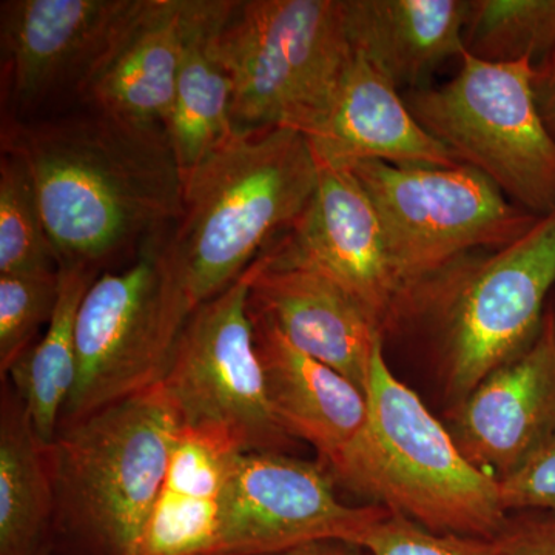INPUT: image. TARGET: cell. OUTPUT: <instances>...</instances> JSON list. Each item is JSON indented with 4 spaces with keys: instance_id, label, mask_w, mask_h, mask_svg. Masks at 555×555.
<instances>
[{
    "instance_id": "obj_1",
    "label": "cell",
    "mask_w": 555,
    "mask_h": 555,
    "mask_svg": "<svg viewBox=\"0 0 555 555\" xmlns=\"http://www.w3.org/2000/svg\"><path fill=\"white\" fill-rule=\"evenodd\" d=\"M0 147L30 173L57 268L100 270L181 215L184 182L164 131L91 109L38 120L3 116Z\"/></svg>"
},
{
    "instance_id": "obj_2",
    "label": "cell",
    "mask_w": 555,
    "mask_h": 555,
    "mask_svg": "<svg viewBox=\"0 0 555 555\" xmlns=\"http://www.w3.org/2000/svg\"><path fill=\"white\" fill-rule=\"evenodd\" d=\"M317 182L308 139L287 127L236 131L185 179L167 251L190 312L294 228Z\"/></svg>"
},
{
    "instance_id": "obj_3",
    "label": "cell",
    "mask_w": 555,
    "mask_h": 555,
    "mask_svg": "<svg viewBox=\"0 0 555 555\" xmlns=\"http://www.w3.org/2000/svg\"><path fill=\"white\" fill-rule=\"evenodd\" d=\"M182 426L158 385L57 429L51 555H137Z\"/></svg>"
},
{
    "instance_id": "obj_4",
    "label": "cell",
    "mask_w": 555,
    "mask_h": 555,
    "mask_svg": "<svg viewBox=\"0 0 555 555\" xmlns=\"http://www.w3.org/2000/svg\"><path fill=\"white\" fill-rule=\"evenodd\" d=\"M366 429L327 473L375 505L440 534L492 540L505 526L499 481L474 466L387 364L383 343L372 358Z\"/></svg>"
},
{
    "instance_id": "obj_5",
    "label": "cell",
    "mask_w": 555,
    "mask_h": 555,
    "mask_svg": "<svg viewBox=\"0 0 555 555\" xmlns=\"http://www.w3.org/2000/svg\"><path fill=\"white\" fill-rule=\"evenodd\" d=\"M555 288V211L524 236L477 250L409 288L392 324L423 321L437 339L449 393L465 398L542 331Z\"/></svg>"
},
{
    "instance_id": "obj_6",
    "label": "cell",
    "mask_w": 555,
    "mask_h": 555,
    "mask_svg": "<svg viewBox=\"0 0 555 555\" xmlns=\"http://www.w3.org/2000/svg\"><path fill=\"white\" fill-rule=\"evenodd\" d=\"M218 47L232 80L233 131L306 134L326 115L353 57L346 0H229Z\"/></svg>"
},
{
    "instance_id": "obj_7",
    "label": "cell",
    "mask_w": 555,
    "mask_h": 555,
    "mask_svg": "<svg viewBox=\"0 0 555 555\" xmlns=\"http://www.w3.org/2000/svg\"><path fill=\"white\" fill-rule=\"evenodd\" d=\"M456 75L404 101L416 120L507 199L537 218L555 211V139L540 115L532 61L486 62L463 53Z\"/></svg>"
},
{
    "instance_id": "obj_8",
    "label": "cell",
    "mask_w": 555,
    "mask_h": 555,
    "mask_svg": "<svg viewBox=\"0 0 555 555\" xmlns=\"http://www.w3.org/2000/svg\"><path fill=\"white\" fill-rule=\"evenodd\" d=\"M170 229L145 241L130 268L102 273L87 291L76 320L75 385L57 429L163 382L192 315L167 251Z\"/></svg>"
},
{
    "instance_id": "obj_9",
    "label": "cell",
    "mask_w": 555,
    "mask_h": 555,
    "mask_svg": "<svg viewBox=\"0 0 555 555\" xmlns=\"http://www.w3.org/2000/svg\"><path fill=\"white\" fill-rule=\"evenodd\" d=\"M350 169L377 208L400 297L455 259L514 243L539 221L467 164L398 167L363 160Z\"/></svg>"
},
{
    "instance_id": "obj_10",
    "label": "cell",
    "mask_w": 555,
    "mask_h": 555,
    "mask_svg": "<svg viewBox=\"0 0 555 555\" xmlns=\"http://www.w3.org/2000/svg\"><path fill=\"white\" fill-rule=\"evenodd\" d=\"M246 278L193 310L160 386L185 429L224 437L241 452L291 451L270 409L247 308Z\"/></svg>"
},
{
    "instance_id": "obj_11",
    "label": "cell",
    "mask_w": 555,
    "mask_h": 555,
    "mask_svg": "<svg viewBox=\"0 0 555 555\" xmlns=\"http://www.w3.org/2000/svg\"><path fill=\"white\" fill-rule=\"evenodd\" d=\"M339 502L323 465L284 452H244L230 469L211 555H266L323 539H353L386 514Z\"/></svg>"
},
{
    "instance_id": "obj_12",
    "label": "cell",
    "mask_w": 555,
    "mask_h": 555,
    "mask_svg": "<svg viewBox=\"0 0 555 555\" xmlns=\"http://www.w3.org/2000/svg\"><path fill=\"white\" fill-rule=\"evenodd\" d=\"M248 312L264 318L301 352L367 393L382 328L346 288L281 233L244 272Z\"/></svg>"
},
{
    "instance_id": "obj_13",
    "label": "cell",
    "mask_w": 555,
    "mask_h": 555,
    "mask_svg": "<svg viewBox=\"0 0 555 555\" xmlns=\"http://www.w3.org/2000/svg\"><path fill=\"white\" fill-rule=\"evenodd\" d=\"M137 0H3L2 98L13 115L79 83Z\"/></svg>"
},
{
    "instance_id": "obj_14",
    "label": "cell",
    "mask_w": 555,
    "mask_h": 555,
    "mask_svg": "<svg viewBox=\"0 0 555 555\" xmlns=\"http://www.w3.org/2000/svg\"><path fill=\"white\" fill-rule=\"evenodd\" d=\"M449 433L466 459L505 480L555 429V317L520 356L496 367L449 416Z\"/></svg>"
},
{
    "instance_id": "obj_15",
    "label": "cell",
    "mask_w": 555,
    "mask_h": 555,
    "mask_svg": "<svg viewBox=\"0 0 555 555\" xmlns=\"http://www.w3.org/2000/svg\"><path fill=\"white\" fill-rule=\"evenodd\" d=\"M317 164L315 193L287 236L385 332L401 291L377 208L350 167Z\"/></svg>"
},
{
    "instance_id": "obj_16",
    "label": "cell",
    "mask_w": 555,
    "mask_h": 555,
    "mask_svg": "<svg viewBox=\"0 0 555 555\" xmlns=\"http://www.w3.org/2000/svg\"><path fill=\"white\" fill-rule=\"evenodd\" d=\"M184 0H137L76 96L91 112L164 131L173 101ZM166 133V131H164Z\"/></svg>"
},
{
    "instance_id": "obj_17",
    "label": "cell",
    "mask_w": 555,
    "mask_h": 555,
    "mask_svg": "<svg viewBox=\"0 0 555 555\" xmlns=\"http://www.w3.org/2000/svg\"><path fill=\"white\" fill-rule=\"evenodd\" d=\"M305 138L317 159L346 167L363 160L398 167L463 164L416 120L396 87L356 53L326 115Z\"/></svg>"
},
{
    "instance_id": "obj_18",
    "label": "cell",
    "mask_w": 555,
    "mask_h": 555,
    "mask_svg": "<svg viewBox=\"0 0 555 555\" xmlns=\"http://www.w3.org/2000/svg\"><path fill=\"white\" fill-rule=\"evenodd\" d=\"M248 315L273 415L294 440L315 449L321 465L331 466L366 429L367 393L292 346L264 318Z\"/></svg>"
},
{
    "instance_id": "obj_19",
    "label": "cell",
    "mask_w": 555,
    "mask_h": 555,
    "mask_svg": "<svg viewBox=\"0 0 555 555\" xmlns=\"http://www.w3.org/2000/svg\"><path fill=\"white\" fill-rule=\"evenodd\" d=\"M469 0H346L353 53L397 90H416L465 53Z\"/></svg>"
},
{
    "instance_id": "obj_20",
    "label": "cell",
    "mask_w": 555,
    "mask_h": 555,
    "mask_svg": "<svg viewBox=\"0 0 555 555\" xmlns=\"http://www.w3.org/2000/svg\"><path fill=\"white\" fill-rule=\"evenodd\" d=\"M228 2L184 0L182 5L181 56L164 130L182 182L235 133L232 80L218 47Z\"/></svg>"
},
{
    "instance_id": "obj_21",
    "label": "cell",
    "mask_w": 555,
    "mask_h": 555,
    "mask_svg": "<svg viewBox=\"0 0 555 555\" xmlns=\"http://www.w3.org/2000/svg\"><path fill=\"white\" fill-rule=\"evenodd\" d=\"M224 437L182 427L137 555H211L236 456Z\"/></svg>"
},
{
    "instance_id": "obj_22",
    "label": "cell",
    "mask_w": 555,
    "mask_h": 555,
    "mask_svg": "<svg viewBox=\"0 0 555 555\" xmlns=\"http://www.w3.org/2000/svg\"><path fill=\"white\" fill-rule=\"evenodd\" d=\"M2 385L0 555H42L50 553L54 514L49 443L10 382Z\"/></svg>"
},
{
    "instance_id": "obj_23",
    "label": "cell",
    "mask_w": 555,
    "mask_h": 555,
    "mask_svg": "<svg viewBox=\"0 0 555 555\" xmlns=\"http://www.w3.org/2000/svg\"><path fill=\"white\" fill-rule=\"evenodd\" d=\"M98 272L89 266H60V298L46 334L14 363L5 378L24 401L36 433L46 443L56 437L62 409L75 385L76 320Z\"/></svg>"
},
{
    "instance_id": "obj_24",
    "label": "cell",
    "mask_w": 555,
    "mask_h": 555,
    "mask_svg": "<svg viewBox=\"0 0 555 555\" xmlns=\"http://www.w3.org/2000/svg\"><path fill=\"white\" fill-rule=\"evenodd\" d=\"M465 51L486 62L542 64L555 51V0H469Z\"/></svg>"
},
{
    "instance_id": "obj_25",
    "label": "cell",
    "mask_w": 555,
    "mask_h": 555,
    "mask_svg": "<svg viewBox=\"0 0 555 555\" xmlns=\"http://www.w3.org/2000/svg\"><path fill=\"white\" fill-rule=\"evenodd\" d=\"M57 269L30 173L16 156H0V275Z\"/></svg>"
},
{
    "instance_id": "obj_26",
    "label": "cell",
    "mask_w": 555,
    "mask_h": 555,
    "mask_svg": "<svg viewBox=\"0 0 555 555\" xmlns=\"http://www.w3.org/2000/svg\"><path fill=\"white\" fill-rule=\"evenodd\" d=\"M60 298V268L0 275V377L36 341L42 324H49Z\"/></svg>"
},
{
    "instance_id": "obj_27",
    "label": "cell",
    "mask_w": 555,
    "mask_h": 555,
    "mask_svg": "<svg viewBox=\"0 0 555 555\" xmlns=\"http://www.w3.org/2000/svg\"><path fill=\"white\" fill-rule=\"evenodd\" d=\"M352 542L371 555H495L494 540L440 534L390 509Z\"/></svg>"
},
{
    "instance_id": "obj_28",
    "label": "cell",
    "mask_w": 555,
    "mask_h": 555,
    "mask_svg": "<svg viewBox=\"0 0 555 555\" xmlns=\"http://www.w3.org/2000/svg\"><path fill=\"white\" fill-rule=\"evenodd\" d=\"M507 516L520 513L555 514V429L524 465L499 481Z\"/></svg>"
},
{
    "instance_id": "obj_29",
    "label": "cell",
    "mask_w": 555,
    "mask_h": 555,
    "mask_svg": "<svg viewBox=\"0 0 555 555\" xmlns=\"http://www.w3.org/2000/svg\"><path fill=\"white\" fill-rule=\"evenodd\" d=\"M492 540L495 555H555V514H509Z\"/></svg>"
},
{
    "instance_id": "obj_30",
    "label": "cell",
    "mask_w": 555,
    "mask_h": 555,
    "mask_svg": "<svg viewBox=\"0 0 555 555\" xmlns=\"http://www.w3.org/2000/svg\"><path fill=\"white\" fill-rule=\"evenodd\" d=\"M266 555H371L363 546L343 539L313 540L284 551Z\"/></svg>"
},
{
    "instance_id": "obj_31",
    "label": "cell",
    "mask_w": 555,
    "mask_h": 555,
    "mask_svg": "<svg viewBox=\"0 0 555 555\" xmlns=\"http://www.w3.org/2000/svg\"><path fill=\"white\" fill-rule=\"evenodd\" d=\"M535 98L540 115H542L547 130L555 139V67H537Z\"/></svg>"
},
{
    "instance_id": "obj_32",
    "label": "cell",
    "mask_w": 555,
    "mask_h": 555,
    "mask_svg": "<svg viewBox=\"0 0 555 555\" xmlns=\"http://www.w3.org/2000/svg\"><path fill=\"white\" fill-rule=\"evenodd\" d=\"M539 68H553L555 67V51L553 54H551L547 60L543 61L542 64L537 65Z\"/></svg>"
},
{
    "instance_id": "obj_33",
    "label": "cell",
    "mask_w": 555,
    "mask_h": 555,
    "mask_svg": "<svg viewBox=\"0 0 555 555\" xmlns=\"http://www.w3.org/2000/svg\"><path fill=\"white\" fill-rule=\"evenodd\" d=\"M551 306H553L554 317H555V297L553 299H551Z\"/></svg>"
},
{
    "instance_id": "obj_34",
    "label": "cell",
    "mask_w": 555,
    "mask_h": 555,
    "mask_svg": "<svg viewBox=\"0 0 555 555\" xmlns=\"http://www.w3.org/2000/svg\"><path fill=\"white\" fill-rule=\"evenodd\" d=\"M42 555H51L50 553H46V554H42Z\"/></svg>"
}]
</instances>
